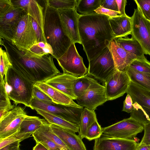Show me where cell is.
I'll use <instances>...</instances> for the list:
<instances>
[{
	"label": "cell",
	"instance_id": "cell-1",
	"mask_svg": "<svg viewBox=\"0 0 150 150\" xmlns=\"http://www.w3.org/2000/svg\"><path fill=\"white\" fill-rule=\"evenodd\" d=\"M0 43L5 48L12 67L20 74L34 84L45 82L60 74L51 55L41 58L30 57L12 43L0 38Z\"/></svg>",
	"mask_w": 150,
	"mask_h": 150
},
{
	"label": "cell",
	"instance_id": "cell-2",
	"mask_svg": "<svg viewBox=\"0 0 150 150\" xmlns=\"http://www.w3.org/2000/svg\"><path fill=\"white\" fill-rule=\"evenodd\" d=\"M109 18L95 12L88 15H80L79 34L81 44L88 61L108 47L115 38L108 20Z\"/></svg>",
	"mask_w": 150,
	"mask_h": 150
},
{
	"label": "cell",
	"instance_id": "cell-3",
	"mask_svg": "<svg viewBox=\"0 0 150 150\" xmlns=\"http://www.w3.org/2000/svg\"><path fill=\"white\" fill-rule=\"evenodd\" d=\"M44 33L46 42L51 47L53 57H60L73 43L63 29L58 9L44 1Z\"/></svg>",
	"mask_w": 150,
	"mask_h": 150
},
{
	"label": "cell",
	"instance_id": "cell-4",
	"mask_svg": "<svg viewBox=\"0 0 150 150\" xmlns=\"http://www.w3.org/2000/svg\"><path fill=\"white\" fill-rule=\"evenodd\" d=\"M5 87L10 100L17 105L21 103L32 109L34 84L23 77L13 67L5 75Z\"/></svg>",
	"mask_w": 150,
	"mask_h": 150
},
{
	"label": "cell",
	"instance_id": "cell-5",
	"mask_svg": "<svg viewBox=\"0 0 150 150\" xmlns=\"http://www.w3.org/2000/svg\"><path fill=\"white\" fill-rule=\"evenodd\" d=\"M88 61V76H92L104 83L117 70L109 46Z\"/></svg>",
	"mask_w": 150,
	"mask_h": 150
},
{
	"label": "cell",
	"instance_id": "cell-6",
	"mask_svg": "<svg viewBox=\"0 0 150 150\" xmlns=\"http://www.w3.org/2000/svg\"><path fill=\"white\" fill-rule=\"evenodd\" d=\"M11 42L19 50L24 52L37 43L30 16L25 14L21 17L13 32Z\"/></svg>",
	"mask_w": 150,
	"mask_h": 150
},
{
	"label": "cell",
	"instance_id": "cell-7",
	"mask_svg": "<svg viewBox=\"0 0 150 150\" xmlns=\"http://www.w3.org/2000/svg\"><path fill=\"white\" fill-rule=\"evenodd\" d=\"M144 129L142 125L130 117L102 128V135L109 137L134 140L137 135Z\"/></svg>",
	"mask_w": 150,
	"mask_h": 150
},
{
	"label": "cell",
	"instance_id": "cell-8",
	"mask_svg": "<svg viewBox=\"0 0 150 150\" xmlns=\"http://www.w3.org/2000/svg\"><path fill=\"white\" fill-rule=\"evenodd\" d=\"M31 102L32 109H39L45 111L79 127L83 107L50 104L35 98H33Z\"/></svg>",
	"mask_w": 150,
	"mask_h": 150
},
{
	"label": "cell",
	"instance_id": "cell-9",
	"mask_svg": "<svg viewBox=\"0 0 150 150\" xmlns=\"http://www.w3.org/2000/svg\"><path fill=\"white\" fill-rule=\"evenodd\" d=\"M57 60L63 73L77 77L83 76L87 74L88 69L84 65L83 58L78 53L74 43Z\"/></svg>",
	"mask_w": 150,
	"mask_h": 150
},
{
	"label": "cell",
	"instance_id": "cell-10",
	"mask_svg": "<svg viewBox=\"0 0 150 150\" xmlns=\"http://www.w3.org/2000/svg\"><path fill=\"white\" fill-rule=\"evenodd\" d=\"M132 37L142 46L145 54L150 56V22L146 20L137 8L131 17Z\"/></svg>",
	"mask_w": 150,
	"mask_h": 150
},
{
	"label": "cell",
	"instance_id": "cell-11",
	"mask_svg": "<svg viewBox=\"0 0 150 150\" xmlns=\"http://www.w3.org/2000/svg\"><path fill=\"white\" fill-rule=\"evenodd\" d=\"M76 100L80 106L95 111L98 107L107 101L105 86L93 78L88 89Z\"/></svg>",
	"mask_w": 150,
	"mask_h": 150
},
{
	"label": "cell",
	"instance_id": "cell-12",
	"mask_svg": "<svg viewBox=\"0 0 150 150\" xmlns=\"http://www.w3.org/2000/svg\"><path fill=\"white\" fill-rule=\"evenodd\" d=\"M27 116L24 109L15 107L0 118V139L19 132L21 125Z\"/></svg>",
	"mask_w": 150,
	"mask_h": 150
},
{
	"label": "cell",
	"instance_id": "cell-13",
	"mask_svg": "<svg viewBox=\"0 0 150 150\" xmlns=\"http://www.w3.org/2000/svg\"><path fill=\"white\" fill-rule=\"evenodd\" d=\"M130 81L125 70H117L104 83L107 101L115 100L126 93Z\"/></svg>",
	"mask_w": 150,
	"mask_h": 150
},
{
	"label": "cell",
	"instance_id": "cell-14",
	"mask_svg": "<svg viewBox=\"0 0 150 150\" xmlns=\"http://www.w3.org/2000/svg\"><path fill=\"white\" fill-rule=\"evenodd\" d=\"M63 29L74 44H81L79 29V14L75 8L58 9Z\"/></svg>",
	"mask_w": 150,
	"mask_h": 150
},
{
	"label": "cell",
	"instance_id": "cell-15",
	"mask_svg": "<svg viewBox=\"0 0 150 150\" xmlns=\"http://www.w3.org/2000/svg\"><path fill=\"white\" fill-rule=\"evenodd\" d=\"M25 14L21 8L15 6L8 13L0 16V38L11 42L13 32L19 20Z\"/></svg>",
	"mask_w": 150,
	"mask_h": 150
},
{
	"label": "cell",
	"instance_id": "cell-16",
	"mask_svg": "<svg viewBox=\"0 0 150 150\" xmlns=\"http://www.w3.org/2000/svg\"><path fill=\"white\" fill-rule=\"evenodd\" d=\"M138 145L134 140L111 138L103 135L95 139L93 150H136Z\"/></svg>",
	"mask_w": 150,
	"mask_h": 150
},
{
	"label": "cell",
	"instance_id": "cell-17",
	"mask_svg": "<svg viewBox=\"0 0 150 150\" xmlns=\"http://www.w3.org/2000/svg\"><path fill=\"white\" fill-rule=\"evenodd\" d=\"M79 77L71 74L63 73L48 79L45 82L64 93L72 99L76 98L73 92V85Z\"/></svg>",
	"mask_w": 150,
	"mask_h": 150
},
{
	"label": "cell",
	"instance_id": "cell-18",
	"mask_svg": "<svg viewBox=\"0 0 150 150\" xmlns=\"http://www.w3.org/2000/svg\"><path fill=\"white\" fill-rule=\"evenodd\" d=\"M50 126L69 150H87L82 139L76 133L54 124H50Z\"/></svg>",
	"mask_w": 150,
	"mask_h": 150
},
{
	"label": "cell",
	"instance_id": "cell-19",
	"mask_svg": "<svg viewBox=\"0 0 150 150\" xmlns=\"http://www.w3.org/2000/svg\"><path fill=\"white\" fill-rule=\"evenodd\" d=\"M117 70H124L135 60L138 59L134 55L125 50L117 42L116 38L110 42L109 46Z\"/></svg>",
	"mask_w": 150,
	"mask_h": 150
},
{
	"label": "cell",
	"instance_id": "cell-20",
	"mask_svg": "<svg viewBox=\"0 0 150 150\" xmlns=\"http://www.w3.org/2000/svg\"><path fill=\"white\" fill-rule=\"evenodd\" d=\"M14 6L21 8L34 19L44 32L43 8L36 0H11Z\"/></svg>",
	"mask_w": 150,
	"mask_h": 150
},
{
	"label": "cell",
	"instance_id": "cell-21",
	"mask_svg": "<svg viewBox=\"0 0 150 150\" xmlns=\"http://www.w3.org/2000/svg\"><path fill=\"white\" fill-rule=\"evenodd\" d=\"M127 94L131 97L133 103H137L144 109L150 119V91L131 81Z\"/></svg>",
	"mask_w": 150,
	"mask_h": 150
},
{
	"label": "cell",
	"instance_id": "cell-22",
	"mask_svg": "<svg viewBox=\"0 0 150 150\" xmlns=\"http://www.w3.org/2000/svg\"><path fill=\"white\" fill-rule=\"evenodd\" d=\"M108 20L115 38L126 37L131 34L132 29L131 17L126 14L110 17Z\"/></svg>",
	"mask_w": 150,
	"mask_h": 150
},
{
	"label": "cell",
	"instance_id": "cell-23",
	"mask_svg": "<svg viewBox=\"0 0 150 150\" xmlns=\"http://www.w3.org/2000/svg\"><path fill=\"white\" fill-rule=\"evenodd\" d=\"M34 85L47 95L56 104L76 107H83L75 103L68 96L45 82H38Z\"/></svg>",
	"mask_w": 150,
	"mask_h": 150
},
{
	"label": "cell",
	"instance_id": "cell-24",
	"mask_svg": "<svg viewBox=\"0 0 150 150\" xmlns=\"http://www.w3.org/2000/svg\"><path fill=\"white\" fill-rule=\"evenodd\" d=\"M49 123L54 124L76 133L79 131V126L45 111L35 109Z\"/></svg>",
	"mask_w": 150,
	"mask_h": 150
},
{
	"label": "cell",
	"instance_id": "cell-25",
	"mask_svg": "<svg viewBox=\"0 0 150 150\" xmlns=\"http://www.w3.org/2000/svg\"><path fill=\"white\" fill-rule=\"evenodd\" d=\"M117 43L125 50L129 53L135 55L138 59L145 57V53L139 42L133 37L128 38H116Z\"/></svg>",
	"mask_w": 150,
	"mask_h": 150
},
{
	"label": "cell",
	"instance_id": "cell-26",
	"mask_svg": "<svg viewBox=\"0 0 150 150\" xmlns=\"http://www.w3.org/2000/svg\"><path fill=\"white\" fill-rule=\"evenodd\" d=\"M48 122L44 119L38 117L27 115L21 125L19 133L32 134L42 126Z\"/></svg>",
	"mask_w": 150,
	"mask_h": 150
},
{
	"label": "cell",
	"instance_id": "cell-27",
	"mask_svg": "<svg viewBox=\"0 0 150 150\" xmlns=\"http://www.w3.org/2000/svg\"><path fill=\"white\" fill-rule=\"evenodd\" d=\"M97 119L95 111L84 108L81 114L78 135L82 139L85 138L88 128Z\"/></svg>",
	"mask_w": 150,
	"mask_h": 150
},
{
	"label": "cell",
	"instance_id": "cell-28",
	"mask_svg": "<svg viewBox=\"0 0 150 150\" xmlns=\"http://www.w3.org/2000/svg\"><path fill=\"white\" fill-rule=\"evenodd\" d=\"M24 52L26 55L30 57L41 58L50 54L53 57V52L51 46L47 42H42L34 45Z\"/></svg>",
	"mask_w": 150,
	"mask_h": 150
},
{
	"label": "cell",
	"instance_id": "cell-29",
	"mask_svg": "<svg viewBox=\"0 0 150 150\" xmlns=\"http://www.w3.org/2000/svg\"><path fill=\"white\" fill-rule=\"evenodd\" d=\"M125 70L132 81L150 91V74L141 73L129 67Z\"/></svg>",
	"mask_w": 150,
	"mask_h": 150
},
{
	"label": "cell",
	"instance_id": "cell-30",
	"mask_svg": "<svg viewBox=\"0 0 150 150\" xmlns=\"http://www.w3.org/2000/svg\"><path fill=\"white\" fill-rule=\"evenodd\" d=\"M4 83L3 77H0V118L15 107L11 103Z\"/></svg>",
	"mask_w": 150,
	"mask_h": 150
},
{
	"label": "cell",
	"instance_id": "cell-31",
	"mask_svg": "<svg viewBox=\"0 0 150 150\" xmlns=\"http://www.w3.org/2000/svg\"><path fill=\"white\" fill-rule=\"evenodd\" d=\"M102 0H77L75 8L81 15H88L93 13L100 6Z\"/></svg>",
	"mask_w": 150,
	"mask_h": 150
},
{
	"label": "cell",
	"instance_id": "cell-32",
	"mask_svg": "<svg viewBox=\"0 0 150 150\" xmlns=\"http://www.w3.org/2000/svg\"><path fill=\"white\" fill-rule=\"evenodd\" d=\"M36 132L45 137L64 150H69L64 142L53 131L48 122L42 126Z\"/></svg>",
	"mask_w": 150,
	"mask_h": 150
},
{
	"label": "cell",
	"instance_id": "cell-33",
	"mask_svg": "<svg viewBox=\"0 0 150 150\" xmlns=\"http://www.w3.org/2000/svg\"><path fill=\"white\" fill-rule=\"evenodd\" d=\"M93 78L86 75L79 77L73 85V92L76 98L81 96L89 88Z\"/></svg>",
	"mask_w": 150,
	"mask_h": 150
},
{
	"label": "cell",
	"instance_id": "cell-34",
	"mask_svg": "<svg viewBox=\"0 0 150 150\" xmlns=\"http://www.w3.org/2000/svg\"><path fill=\"white\" fill-rule=\"evenodd\" d=\"M134 108L130 113V117L144 126L150 123V119L142 108L137 103H133Z\"/></svg>",
	"mask_w": 150,
	"mask_h": 150
},
{
	"label": "cell",
	"instance_id": "cell-35",
	"mask_svg": "<svg viewBox=\"0 0 150 150\" xmlns=\"http://www.w3.org/2000/svg\"><path fill=\"white\" fill-rule=\"evenodd\" d=\"M132 69L144 74H150V62L146 58L137 59L128 66Z\"/></svg>",
	"mask_w": 150,
	"mask_h": 150
},
{
	"label": "cell",
	"instance_id": "cell-36",
	"mask_svg": "<svg viewBox=\"0 0 150 150\" xmlns=\"http://www.w3.org/2000/svg\"><path fill=\"white\" fill-rule=\"evenodd\" d=\"M32 135L36 143L41 144L48 150H64L50 139L36 131Z\"/></svg>",
	"mask_w": 150,
	"mask_h": 150
},
{
	"label": "cell",
	"instance_id": "cell-37",
	"mask_svg": "<svg viewBox=\"0 0 150 150\" xmlns=\"http://www.w3.org/2000/svg\"><path fill=\"white\" fill-rule=\"evenodd\" d=\"M48 5L57 9L75 8L76 0H46Z\"/></svg>",
	"mask_w": 150,
	"mask_h": 150
},
{
	"label": "cell",
	"instance_id": "cell-38",
	"mask_svg": "<svg viewBox=\"0 0 150 150\" xmlns=\"http://www.w3.org/2000/svg\"><path fill=\"white\" fill-rule=\"evenodd\" d=\"M0 77H4L8 69L12 67L8 56L6 51L1 47L0 49Z\"/></svg>",
	"mask_w": 150,
	"mask_h": 150
},
{
	"label": "cell",
	"instance_id": "cell-39",
	"mask_svg": "<svg viewBox=\"0 0 150 150\" xmlns=\"http://www.w3.org/2000/svg\"><path fill=\"white\" fill-rule=\"evenodd\" d=\"M102 134V128L96 120L88 128L85 138L89 141L95 139Z\"/></svg>",
	"mask_w": 150,
	"mask_h": 150
},
{
	"label": "cell",
	"instance_id": "cell-40",
	"mask_svg": "<svg viewBox=\"0 0 150 150\" xmlns=\"http://www.w3.org/2000/svg\"><path fill=\"white\" fill-rule=\"evenodd\" d=\"M31 134H21L19 132L3 139H0V149L18 141L21 142L30 137Z\"/></svg>",
	"mask_w": 150,
	"mask_h": 150
},
{
	"label": "cell",
	"instance_id": "cell-41",
	"mask_svg": "<svg viewBox=\"0 0 150 150\" xmlns=\"http://www.w3.org/2000/svg\"><path fill=\"white\" fill-rule=\"evenodd\" d=\"M134 1L144 17L150 22V0H135Z\"/></svg>",
	"mask_w": 150,
	"mask_h": 150
},
{
	"label": "cell",
	"instance_id": "cell-42",
	"mask_svg": "<svg viewBox=\"0 0 150 150\" xmlns=\"http://www.w3.org/2000/svg\"><path fill=\"white\" fill-rule=\"evenodd\" d=\"M32 96L33 98L38 99L48 104H55L47 95L34 85L33 89Z\"/></svg>",
	"mask_w": 150,
	"mask_h": 150
},
{
	"label": "cell",
	"instance_id": "cell-43",
	"mask_svg": "<svg viewBox=\"0 0 150 150\" xmlns=\"http://www.w3.org/2000/svg\"><path fill=\"white\" fill-rule=\"evenodd\" d=\"M33 26L36 36L37 43L40 42L46 43L44 33L36 21L32 18Z\"/></svg>",
	"mask_w": 150,
	"mask_h": 150
},
{
	"label": "cell",
	"instance_id": "cell-44",
	"mask_svg": "<svg viewBox=\"0 0 150 150\" xmlns=\"http://www.w3.org/2000/svg\"><path fill=\"white\" fill-rule=\"evenodd\" d=\"M14 6L11 0H0V16L8 13Z\"/></svg>",
	"mask_w": 150,
	"mask_h": 150
},
{
	"label": "cell",
	"instance_id": "cell-45",
	"mask_svg": "<svg viewBox=\"0 0 150 150\" xmlns=\"http://www.w3.org/2000/svg\"><path fill=\"white\" fill-rule=\"evenodd\" d=\"M94 12L98 14L106 15L110 17H117L120 15L119 12L106 9L101 6L96 10Z\"/></svg>",
	"mask_w": 150,
	"mask_h": 150
},
{
	"label": "cell",
	"instance_id": "cell-46",
	"mask_svg": "<svg viewBox=\"0 0 150 150\" xmlns=\"http://www.w3.org/2000/svg\"><path fill=\"white\" fill-rule=\"evenodd\" d=\"M100 6L106 9L119 12L116 0H102Z\"/></svg>",
	"mask_w": 150,
	"mask_h": 150
},
{
	"label": "cell",
	"instance_id": "cell-47",
	"mask_svg": "<svg viewBox=\"0 0 150 150\" xmlns=\"http://www.w3.org/2000/svg\"><path fill=\"white\" fill-rule=\"evenodd\" d=\"M134 108L133 102L131 96L127 94L126 98L123 102L122 111L130 113Z\"/></svg>",
	"mask_w": 150,
	"mask_h": 150
},
{
	"label": "cell",
	"instance_id": "cell-48",
	"mask_svg": "<svg viewBox=\"0 0 150 150\" xmlns=\"http://www.w3.org/2000/svg\"><path fill=\"white\" fill-rule=\"evenodd\" d=\"M144 134L139 144L150 145V123L144 126Z\"/></svg>",
	"mask_w": 150,
	"mask_h": 150
},
{
	"label": "cell",
	"instance_id": "cell-49",
	"mask_svg": "<svg viewBox=\"0 0 150 150\" xmlns=\"http://www.w3.org/2000/svg\"><path fill=\"white\" fill-rule=\"evenodd\" d=\"M117 4L118 11L120 13V16L125 15L126 14L125 12V7L127 3L126 0H116Z\"/></svg>",
	"mask_w": 150,
	"mask_h": 150
},
{
	"label": "cell",
	"instance_id": "cell-50",
	"mask_svg": "<svg viewBox=\"0 0 150 150\" xmlns=\"http://www.w3.org/2000/svg\"><path fill=\"white\" fill-rule=\"evenodd\" d=\"M20 141H18L10 144L3 148L0 150H20Z\"/></svg>",
	"mask_w": 150,
	"mask_h": 150
},
{
	"label": "cell",
	"instance_id": "cell-51",
	"mask_svg": "<svg viewBox=\"0 0 150 150\" xmlns=\"http://www.w3.org/2000/svg\"><path fill=\"white\" fill-rule=\"evenodd\" d=\"M136 150H150V145L139 144Z\"/></svg>",
	"mask_w": 150,
	"mask_h": 150
},
{
	"label": "cell",
	"instance_id": "cell-52",
	"mask_svg": "<svg viewBox=\"0 0 150 150\" xmlns=\"http://www.w3.org/2000/svg\"><path fill=\"white\" fill-rule=\"evenodd\" d=\"M33 150H48L45 146L40 143H37L33 148Z\"/></svg>",
	"mask_w": 150,
	"mask_h": 150
}]
</instances>
